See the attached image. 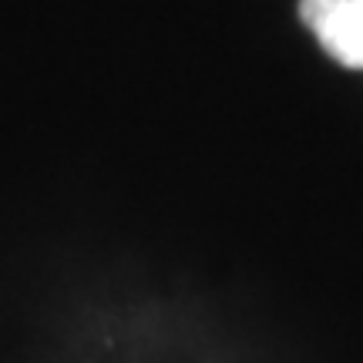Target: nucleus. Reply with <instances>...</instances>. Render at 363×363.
<instances>
[{"label":"nucleus","instance_id":"obj_1","mask_svg":"<svg viewBox=\"0 0 363 363\" xmlns=\"http://www.w3.org/2000/svg\"><path fill=\"white\" fill-rule=\"evenodd\" d=\"M299 17L330 57L363 67V0H299Z\"/></svg>","mask_w":363,"mask_h":363}]
</instances>
